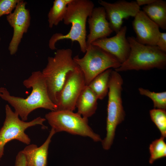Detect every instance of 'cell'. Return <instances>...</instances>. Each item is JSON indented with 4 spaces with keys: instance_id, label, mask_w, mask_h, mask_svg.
I'll use <instances>...</instances> for the list:
<instances>
[{
    "instance_id": "13",
    "label": "cell",
    "mask_w": 166,
    "mask_h": 166,
    "mask_svg": "<svg viewBox=\"0 0 166 166\" xmlns=\"http://www.w3.org/2000/svg\"><path fill=\"white\" fill-rule=\"evenodd\" d=\"M132 26L136 41L144 45L155 46L160 32L159 26L140 10L134 17Z\"/></svg>"
},
{
    "instance_id": "4",
    "label": "cell",
    "mask_w": 166,
    "mask_h": 166,
    "mask_svg": "<svg viewBox=\"0 0 166 166\" xmlns=\"http://www.w3.org/2000/svg\"><path fill=\"white\" fill-rule=\"evenodd\" d=\"M130 48L126 60L118 68L117 72L128 70H148L153 68L164 69L166 67V53L156 46L141 44L134 37L127 38Z\"/></svg>"
},
{
    "instance_id": "9",
    "label": "cell",
    "mask_w": 166,
    "mask_h": 166,
    "mask_svg": "<svg viewBox=\"0 0 166 166\" xmlns=\"http://www.w3.org/2000/svg\"><path fill=\"white\" fill-rule=\"evenodd\" d=\"M85 85L83 74L78 66L67 76L59 96L57 110L73 111L77 99Z\"/></svg>"
},
{
    "instance_id": "15",
    "label": "cell",
    "mask_w": 166,
    "mask_h": 166,
    "mask_svg": "<svg viewBox=\"0 0 166 166\" xmlns=\"http://www.w3.org/2000/svg\"><path fill=\"white\" fill-rule=\"evenodd\" d=\"M56 133L51 128L48 137L42 145L29 144L21 151L25 156L26 166H47L48 149L52 137Z\"/></svg>"
},
{
    "instance_id": "10",
    "label": "cell",
    "mask_w": 166,
    "mask_h": 166,
    "mask_svg": "<svg viewBox=\"0 0 166 166\" xmlns=\"http://www.w3.org/2000/svg\"><path fill=\"white\" fill-rule=\"evenodd\" d=\"M26 2L19 0L14 11L6 17L7 22L13 29L8 47L11 55L16 53L23 35L27 33L30 25L31 16L29 10L26 8Z\"/></svg>"
},
{
    "instance_id": "22",
    "label": "cell",
    "mask_w": 166,
    "mask_h": 166,
    "mask_svg": "<svg viewBox=\"0 0 166 166\" xmlns=\"http://www.w3.org/2000/svg\"><path fill=\"white\" fill-rule=\"evenodd\" d=\"M138 91L140 94L146 96L152 100L154 108L166 109V91L156 93L142 88H139Z\"/></svg>"
},
{
    "instance_id": "27",
    "label": "cell",
    "mask_w": 166,
    "mask_h": 166,
    "mask_svg": "<svg viewBox=\"0 0 166 166\" xmlns=\"http://www.w3.org/2000/svg\"><path fill=\"white\" fill-rule=\"evenodd\" d=\"M0 40H1V38L0 37Z\"/></svg>"
},
{
    "instance_id": "23",
    "label": "cell",
    "mask_w": 166,
    "mask_h": 166,
    "mask_svg": "<svg viewBox=\"0 0 166 166\" xmlns=\"http://www.w3.org/2000/svg\"><path fill=\"white\" fill-rule=\"evenodd\" d=\"M19 0H0V17L8 15L14 10Z\"/></svg>"
},
{
    "instance_id": "19",
    "label": "cell",
    "mask_w": 166,
    "mask_h": 166,
    "mask_svg": "<svg viewBox=\"0 0 166 166\" xmlns=\"http://www.w3.org/2000/svg\"><path fill=\"white\" fill-rule=\"evenodd\" d=\"M72 0H55L48 14L49 27L51 28L63 21L67 6Z\"/></svg>"
},
{
    "instance_id": "6",
    "label": "cell",
    "mask_w": 166,
    "mask_h": 166,
    "mask_svg": "<svg viewBox=\"0 0 166 166\" xmlns=\"http://www.w3.org/2000/svg\"><path fill=\"white\" fill-rule=\"evenodd\" d=\"M73 59L83 74L86 85L104 71L111 68L116 69L121 64L114 56L93 44L87 47L82 57L77 55Z\"/></svg>"
},
{
    "instance_id": "11",
    "label": "cell",
    "mask_w": 166,
    "mask_h": 166,
    "mask_svg": "<svg viewBox=\"0 0 166 166\" xmlns=\"http://www.w3.org/2000/svg\"><path fill=\"white\" fill-rule=\"evenodd\" d=\"M98 2L104 8L110 27L116 34L122 26L124 19L134 17L140 10L136 1L121 0L111 3L100 0Z\"/></svg>"
},
{
    "instance_id": "2",
    "label": "cell",
    "mask_w": 166,
    "mask_h": 166,
    "mask_svg": "<svg viewBox=\"0 0 166 166\" xmlns=\"http://www.w3.org/2000/svg\"><path fill=\"white\" fill-rule=\"evenodd\" d=\"M94 8V4L91 1L72 0L68 5L63 20L65 24H71V29L65 35L60 33L53 34L49 40V48L56 49L55 44L57 41L69 39L72 42H77L81 51L85 53L87 49L86 22Z\"/></svg>"
},
{
    "instance_id": "18",
    "label": "cell",
    "mask_w": 166,
    "mask_h": 166,
    "mask_svg": "<svg viewBox=\"0 0 166 166\" xmlns=\"http://www.w3.org/2000/svg\"><path fill=\"white\" fill-rule=\"evenodd\" d=\"M112 70V69H108L100 74L87 85L98 99L102 100L108 94L109 78Z\"/></svg>"
},
{
    "instance_id": "12",
    "label": "cell",
    "mask_w": 166,
    "mask_h": 166,
    "mask_svg": "<svg viewBox=\"0 0 166 166\" xmlns=\"http://www.w3.org/2000/svg\"><path fill=\"white\" fill-rule=\"evenodd\" d=\"M127 30L126 26H122L114 36L98 40L92 44L110 53L121 64L126 60L130 51L129 44L126 36Z\"/></svg>"
},
{
    "instance_id": "8",
    "label": "cell",
    "mask_w": 166,
    "mask_h": 166,
    "mask_svg": "<svg viewBox=\"0 0 166 166\" xmlns=\"http://www.w3.org/2000/svg\"><path fill=\"white\" fill-rule=\"evenodd\" d=\"M5 109V119L0 130V159L4 155L5 145L10 141L17 140L27 145L30 144L31 140L25 132L27 128L37 125L46 128L43 124L45 118L39 117L26 122L20 119L18 114L13 111L9 105H6Z\"/></svg>"
},
{
    "instance_id": "21",
    "label": "cell",
    "mask_w": 166,
    "mask_h": 166,
    "mask_svg": "<svg viewBox=\"0 0 166 166\" xmlns=\"http://www.w3.org/2000/svg\"><path fill=\"white\" fill-rule=\"evenodd\" d=\"M152 121L159 130L161 136L166 137V111L165 110L154 108L149 111Z\"/></svg>"
},
{
    "instance_id": "5",
    "label": "cell",
    "mask_w": 166,
    "mask_h": 166,
    "mask_svg": "<svg viewBox=\"0 0 166 166\" xmlns=\"http://www.w3.org/2000/svg\"><path fill=\"white\" fill-rule=\"evenodd\" d=\"M121 75L112 70L109 78L107 108L106 136L101 141L103 148L108 150L113 143L117 126L124 119L125 113L122 104V86Z\"/></svg>"
},
{
    "instance_id": "26",
    "label": "cell",
    "mask_w": 166,
    "mask_h": 166,
    "mask_svg": "<svg viewBox=\"0 0 166 166\" xmlns=\"http://www.w3.org/2000/svg\"><path fill=\"white\" fill-rule=\"evenodd\" d=\"M155 0H136V2L138 6L140 7L142 5L146 6L154 2Z\"/></svg>"
},
{
    "instance_id": "16",
    "label": "cell",
    "mask_w": 166,
    "mask_h": 166,
    "mask_svg": "<svg viewBox=\"0 0 166 166\" xmlns=\"http://www.w3.org/2000/svg\"><path fill=\"white\" fill-rule=\"evenodd\" d=\"M97 97L87 85H85L77 100V113L82 117L88 118L96 111L98 100Z\"/></svg>"
},
{
    "instance_id": "1",
    "label": "cell",
    "mask_w": 166,
    "mask_h": 166,
    "mask_svg": "<svg viewBox=\"0 0 166 166\" xmlns=\"http://www.w3.org/2000/svg\"><path fill=\"white\" fill-rule=\"evenodd\" d=\"M27 88H32L30 94L25 98L11 95L5 88H0V97L7 102L15 110L23 121L27 120L29 114L38 108L51 111L57 110L49 96L47 85L41 71L33 72L31 75L23 82Z\"/></svg>"
},
{
    "instance_id": "14",
    "label": "cell",
    "mask_w": 166,
    "mask_h": 166,
    "mask_svg": "<svg viewBox=\"0 0 166 166\" xmlns=\"http://www.w3.org/2000/svg\"><path fill=\"white\" fill-rule=\"evenodd\" d=\"M88 18L89 31L86 41L87 47L98 40L107 38L113 32L103 7L94 8Z\"/></svg>"
},
{
    "instance_id": "25",
    "label": "cell",
    "mask_w": 166,
    "mask_h": 166,
    "mask_svg": "<svg viewBox=\"0 0 166 166\" xmlns=\"http://www.w3.org/2000/svg\"><path fill=\"white\" fill-rule=\"evenodd\" d=\"M14 166H26L25 156L21 151L16 156Z\"/></svg>"
},
{
    "instance_id": "20",
    "label": "cell",
    "mask_w": 166,
    "mask_h": 166,
    "mask_svg": "<svg viewBox=\"0 0 166 166\" xmlns=\"http://www.w3.org/2000/svg\"><path fill=\"white\" fill-rule=\"evenodd\" d=\"M164 138L155 140L150 144L149 149L150 156L149 162L152 164L156 160L166 156V143Z\"/></svg>"
},
{
    "instance_id": "7",
    "label": "cell",
    "mask_w": 166,
    "mask_h": 166,
    "mask_svg": "<svg viewBox=\"0 0 166 166\" xmlns=\"http://www.w3.org/2000/svg\"><path fill=\"white\" fill-rule=\"evenodd\" d=\"M45 118L56 133L64 131L72 134L88 137L95 142L101 141L88 124V119L73 111L57 110L46 113Z\"/></svg>"
},
{
    "instance_id": "17",
    "label": "cell",
    "mask_w": 166,
    "mask_h": 166,
    "mask_svg": "<svg viewBox=\"0 0 166 166\" xmlns=\"http://www.w3.org/2000/svg\"><path fill=\"white\" fill-rule=\"evenodd\" d=\"M143 11L159 28L166 29V2L156 0L152 3L144 6Z\"/></svg>"
},
{
    "instance_id": "24",
    "label": "cell",
    "mask_w": 166,
    "mask_h": 166,
    "mask_svg": "<svg viewBox=\"0 0 166 166\" xmlns=\"http://www.w3.org/2000/svg\"><path fill=\"white\" fill-rule=\"evenodd\" d=\"M156 46L161 51L166 53V32H160Z\"/></svg>"
},
{
    "instance_id": "3",
    "label": "cell",
    "mask_w": 166,
    "mask_h": 166,
    "mask_svg": "<svg viewBox=\"0 0 166 166\" xmlns=\"http://www.w3.org/2000/svg\"><path fill=\"white\" fill-rule=\"evenodd\" d=\"M78 66L73 59L70 49H57L53 57H48L46 65L42 72L49 97L57 106L68 74Z\"/></svg>"
}]
</instances>
